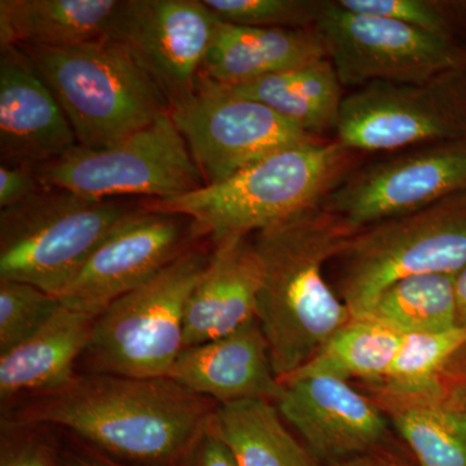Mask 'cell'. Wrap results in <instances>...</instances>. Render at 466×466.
Returning a JSON list of instances; mask_svg holds the SVG:
<instances>
[{
	"instance_id": "d590c367",
	"label": "cell",
	"mask_w": 466,
	"mask_h": 466,
	"mask_svg": "<svg viewBox=\"0 0 466 466\" xmlns=\"http://www.w3.org/2000/svg\"><path fill=\"white\" fill-rule=\"evenodd\" d=\"M60 466H112L84 453H64L60 456Z\"/></svg>"
},
{
	"instance_id": "e575fe53",
	"label": "cell",
	"mask_w": 466,
	"mask_h": 466,
	"mask_svg": "<svg viewBox=\"0 0 466 466\" xmlns=\"http://www.w3.org/2000/svg\"><path fill=\"white\" fill-rule=\"evenodd\" d=\"M456 300H458V323L466 329V266L456 275ZM466 370V348L456 360L453 370Z\"/></svg>"
},
{
	"instance_id": "e0dca14e",
	"label": "cell",
	"mask_w": 466,
	"mask_h": 466,
	"mask_svg": "<svg viewBox=\"0 0 466 466\" xmlns=\"http://www.w3.org/2000/svg\"><path fill=\"white\" fill-rule=\"evenodd\" d=\"M167 377L219 406L247 400L276 404L284 391L257 318L225 337L184 348Z\"/></svg>"
},
{
	"instance_id": "7c38bea8",
	"label": "cell",
	"mask_w": 466,
	"mask_h": 466,
	"mask_svg": "<svg viewBox=\"0 0 466 466\" xmlns=\"http://www.w3.org/2000/svg\"><path fill=\"white\" fill-rule=\"evenodd\" d=\"M466 192V139L401 150L343 177L323 205L360 229Z\"/></svg>"
},
{
	"instance_id": "1f68e13d",
	"label": "cell",
	"mask_w": 466,
	"mask_h": 466,
	"mask_svg": "<svg viewBox=\"0 0 466 466\" xmlns=\"http://www.w3.org/2000/svg\"><path fill=\"white\" fill-rule=\"evenodd\" d=\"M174 466H238V464L225 441L220 440L210 420L204 431L193 441L191 446Z\"/></svg>"
},
{
	"instance_id": "f1b7e54d",
	"label": "cell",
	"mask_w": 466,
	"mask_h": 466,
	"mask_svg": "<svg viewBox=\"0 0 466 466\" xmlns=\"http://www.w3.org/2000/svg\"><path fill=\"white\" fill-rule=\"evenodd\" d=\"M60 306L57 297L32 284L0 281V355L38 332Z\"/></svg>"
},
{
	"instance_id": "d6a6232c",
	"label": "cell",
	"mask_w": 466,
	"mask_h": 466,
	"mask_svg": "<svg viewBox=\"0 0 466 466\" xmlns=\"http://www.w3.org/2000/svg\"><path fill=\"white\" fill-rule=\"evenodd\" d=\"M42 187L35 167L0 164V210L27 200Z\"/></svg>"
},
{
	"instance_id": "f546056e",
	"label": "cell",
	"mask_w": 466,
	"mask_h": 466,
	"mask_svg": "<svg viewBox=\"0 0 466 466\" xmlns=\"http://www.w3.org/2000/svg\"><path fill=\"white\" fill-rule=\"evenodd\" d=\"M325 0H204L223 23L267 29L317 26Z\"/></svg>"
},
{
	"instance_id": "44dd1931",
	"label": "cell",
	"mask_w": 466,
	"mask_h": 466,
	"mask_svg": "<svg viewBox=\"0 0 466 466\" xmlns=\"http://www.w3.org/2000/svg\"><path fill=\"white\" fill-rule=\"evenodd\" d=\"M94 315L61 303L34 336L0 355V400L32 397L66 385L90 339Z\"/></svg>"
},
{
	"instance_id": "3957f363",
	"label": "cell",
	"mask_w": 466,
	"mask_h": 466,
	"mask_svg": "<svg viewBox=\"0 0 466 466\" xmlns=\"http://www.w3.org/2000/svg\"><path fill=\"white\" fill-rule=\"evenodd\" d=\"M354 155L337 140H309L260 159L225 182L143 200L144 207L188 217L198 238H210L216 247L320 204L348 177Z\"/></svg>"
},
{
	"instance_id": "484cf974",
	"label": "cell",
	"mask_w": 466,
	"mask_h": 466,
	"mask_svg": "<svg viewBox=\"0 0 466 466\" xmlns=\"http://www.w3.org/2000/svg\"><path fill=\"white\" fill-rule=\"evenodd\" d=\"M366 317L403 336L453 329L459 327L456 275H416L397 281Z\"/></svg>"
},
{
	"instance_id": "603a6c76",
	"label": "cell",
	"mask_w": 466,
	"mask_h": 466,
	"mask_svg": "<svg viewBox=\"0 0 466 466\" xmlns=\"http://www.w3.org/2000/svg\"><path fill=\"white\" fill-rule=\"evenodd\" d=\"M228 87L265 104L317 139L336 131L345 99L329 58Z\"/></svg>"
},
{
	"instance_id": "9c48e42d",
	"label": "cell",
	"mask_w": 466,
	"mask_h": 466,
	"mask_svg": "<svg viewBox=\"0 0 466 466\" xmlns=\"http://www.w3.org/2000/svg\"><path fill=\"white\" fill-rule=\"evenodd\" d=\"M337 142L395 152L466 139V67L417 84L373 82L345 95Z\"/></svg>"
},
{
	"instance_id": "277c9868",
	"label": "cell",
	"mask_w": 466,
	"mask_h": 466,
	"mask_svg": "<svg viewBox=\"0 0 466 466\" xmlns=\"http://www.w3.org/2000/svg\"><path fill=\"white\" fill-rule=\"evenodd\" d=\"M18 47L56 97L82 148L113 146L170 112L157 85L109 39L72 47Z\"/></svg>"
},
{
	"instance_id": "2e32d148",
	"label": "cell",
	"mask_w": 466,
	"mask_h": 466,
	"mask_svg": "<svg viewBox=\"0 0 466 466\" xmlns=\"http://www.w3.org/2000/svg\"><path fill=\"white\" fill-rule=\"evenodd\" d=\"M0 164L39 167L78 146L50 87L18 46L0 47Z\"/></svg>"
},
{
	"instance_id": "4fadbf2b",
	"label": "cell",
	"mask_w": 466,
	"mask_h": 466,
	"mask_svg": "<svg viewBox=\"0 0 466 466\" xmlns=\"http://www.w3.org/2000/svg\"><path fill=\"white\" fill-rule=\"evenodd\" d=\"M219 23L204 0H121L106 39L133 57L171 109L195 91Z\"/></svg>"
},
{
	"instance_id": "ba28073f",
	"label": "cell",
	"mask_w": 466,
	"mask_h": 466,
	"mask_svg": "<svg viewBox=\"0 0 466 466\" xmlns=\"http://www.w3.org/2000/svg\"><path fill=\"white\" fill-rule=\"evenodd\" d=\"M42 186L91 200L175 198L205 186L170 112L121 142L100 149L76 146L36 167Z\"/></svg>"
},
{
	"instance_id": "5bb4252c",
	"label": "cell",
	"mask_w": 466,
	"mask_h": 466,
	"mask_svg": "<svg viewBox=\"0 0 466 466\" xmlns=\"http://www.w3.org/2000/svg\"><path fill=\"white\" fill-rule=\"evenodd\" d=\"M200 240L188 217L144 207L125 219L91 254L58 297L66 308L101 314L148 281Z\"/></svg>"
},
{
	"instance_id": "d6986e66",
	"label": "cell",
	"mask_w": 466,
	"mask_h": 466,
	"mask_svg": "<svg viewBox=\"0 0 466 466\" xmlns=\"http://www.w3.org/2000/svg\"><path fill=\"white\" fill-rule=\"evenodd\" d=\"M328 58L317 27L267 29L220 21L201 76L236 86Z\"/></svg>"
},
{
	"instance_id": "8992f818",
	"label": "cell",
	"mask_w": 466,
	"mask_h": 466,
	"mask_svg": "<svg viewBox=\"0 0 466 466\" xmlns=\"http://www.w3.org/2000/svg\"><path fill=\"white\" fill-rule=\"evenodd\" d=\"M211 253L196 244L157 275L119 297L95 319L78 361L82 373L167 377L184 349L187 299Z\"/></svg>"
},
{
	"instance_id": "8fae6325",
	"label": "cell",
	"mask_w": 466,
	"mask_h": 466,
	"mask_svg": "<svg viewBox=\"0 0 466 466\" xmlns=\"http://www.w3.org/2000/svg\"><path fill=\"white\" fill-rule=\"evenodd\" d=\"M205 186L280 150L318 140L259 101L201 76L191 96L170 109Z\"/></svg>"
},
{
	"instance_id": "52a82bcc",
	"label": "cell",
	"mask_w": 466,
	"mask_h": 466,
	"mask_svg": "<svg viewBox=\"0 0 466 466\" xmlns=\"http://www.w3.org/2000/svg\"><path fill=\"white\" fill-rule=\"evenodd\" d=\"M336 259L351 318L370 314L383 291L403 279L458 275L466 266V192L359 229Z\"/></svg>"
},
{
	"instance_id": "30bf717a",
	"label": "cell",
	"mask_w": 466,
	"mask_h": 466,
	"mask_svg": "<svg viewBox=\"0 0 466 466\" xmlns=\"http://www.w3.org/2000/svg\"><path fill=\"white\" fill-rule=\"evenodd\" d=\"M343 88L417 84L466 67V39L444 38L397 18L360 14L325 0L317 24Z\"/></svg>"
},
{
	"instance_id": "83f0119b",
	"label": "cell",
	"mask_w": 466,
	"mask_h": 466,
	"mask_svg": "<svg viewBox=\"0 0 466 466\" xmlns=\"http://www.w3.org/2000/svg\"><path fill=\"white\" fill-rule=\"evenodd\" d=\"M360 14L397 18L444 38L466 39V0H339Z\"/></svg>"
},
{
	"instance_id": "5b68a950",
	"label": "cell",
	"mask_w": 466,
	"mask_h": 466,
	"mask_svg": "<svg viewBox=\"0 0 466 466\" xmlns=\"http://www.w3.org/2000/svg\"><path fill=\"white\" fill-rule=\"evenodd\" d=\"M143 200H91L43 186L0 210V281L32 284L60 297L104 240Z\"/></svg>"
},
{
	"instance_id": "6da1fadb",
	"label": "cell",
	"mask_w": 466,
	"mask_h": 466,
	"mask_svg": "<svg viewBox=\"0 0 466 466\" xmlns=\"http://www.w3.org/2000/svg\"><path fill=\"white\" fill-rule=\"evenodd\" d=\"M216 408L168 377L76 373L61 388L26 397L8 421L60 426L112 458L167 466L182 458Z\"/></svg>"
},
{
	"instance_id": "cb8c5ba5",
	"label": "cell",
	"mask_w": 466,
	"mask_h": 466,
	"mask_svg": "<svg viewBox=\"0 0 466 466\" xmlns=\"http://www.w3.org/2000/svg\"><path fill=\"white\" fill-rule=\"evenodd\" d=\"M283 420L272 401L247 400L217 406L211 422L238 466H321Z\"/></svg>"
},
{
	"instance_id": "4dcf8cb0",
	"label": "cell",
	"mask_w": 466,
	"mask_h": 466,
	"mask_svg": "<svg viewBox=\"0 0 466 466\" xmlns=\"http://www.w3.org/2000/svg\"><path fill=\"white\" fill-rule=\"evenodd\" d=\"M33 426L3 421L0 466H60V458L32 433Z\"/></svg>"
},
{
	"instance_id": "7a4b0ae2",
	"label": "cell",
	"mask_w": 466,
	"mask_h": 466,
	"mask_svg": "<svg viewBox=\"0 0 466 466\" xmlns=\"http://www.w3.org/2000/svg\"><path fill=\"white\" fill-rule=\"evenodd\" d=\"M358 231L320 202L256 233L262 268L256 318L280 382L351 319L325 281L324 266Z\"/></svg>"
},
{
	"instance_id": "d4e9b609",
	"label": "cell",
	"mask_w": 466,
	"mask_h": 466,
	"mask_svg": "<svg viewBox=\"0 0 466 466\" xmlns=\"http://www.w3.org/2000/svg\"><path fill=\"white\" fill-rule=\"evenodd\" d=\"M401 337L403 334L373 318H351L290 376H329L348 382L357 379L367 385L381 381Z\"/></svg>"
},
{
	"instance_id": "8d00e7d4",
	"label": "cell",
	"mask_w": 466,
	"mask_h": 466,
	"mask_svg": "<svg viewBox=\"0 0 466 466\" xmlns=\"http://www.w3.org/2000/svg\"><path fill=\"white\" fill-rule=\"evenodd\" d=\"M460 373H462V375H464L465 379H466V370H461V372H460Z\"/></svg>"
},
{
	"instance_id": "9a60e30c",
	"label": "cell",
	"mask_w": 466,
	"mask_h": 466,
	"mask_svg": "<svg viewBox=\"0 0 466 466\" xmlns=\"http://www.w3.org/2000/svg\"><path fill=\"white\" fill-rule=\"evenodd\" d=\"M276 403L321 466L390 449V420L372 398L329 376H290Z\"/></svg>"
},
{
	"instance_id": "ac0fdd59",
	"label": "cell",
	"mask_w": 466,
	"mask_h": 466,
	"mask_svg": "<svg viewBox=\"0 0 466 466\" xmlns=\"http://www.w3.org/2000/svg\"><path fill=\"white\" fill-rule=\"evenodd\" d=\"M262 278L254 241L236 238L220 242L184 309V348L236 332L256 319Z\"/></svg>"
},
{
	"instance_id": "ffe728a7",
	"label": "cell",
	"mask_w": 466,
	"mask_h": 466,
	"mask_svg": "<svg viewBox=\"0 0 466 466\" xmlns=\"http://www.w3.org/2000/svg\"><path fill=\"white\" fill-rule=\"evenodd\" d=\"M370 389L417 466H466L465 376L452 375L441 391L425 397Z\"/></svg>"
},
{
	"instance_id": "7402d4cb",
	"label": "cell",
	"mask_w": 466,
	"mask_h": 466,
	"mask_svg": "<svg viewBox=\"0 0 466 466\" xmlns=\"http://www.w3.org/2000/svg\"><path fill=\"white\" fill-rule=\"evenodd\" d=\"M121 0H0V47L103 41Z\"/></svg>"
},
{
	"instance_id": "4316f807",
	"label": "cell",
	"mask_w": 466,
	"mask_h": 466,
	"mask_svg": "<svg viewBox=\"0 0 466 466\" xmlns=\"http://www.w3.org/2000/svg\"><path fill=\"white\" fill-rule=\"evenodd\" d=\"M466 348V329L404 334L388 373L370 388L398 395L425 397L441 391L452 377L453 366Z\"/></svg>"
},
{
	"instance_id": "836d02e7",
	"label": "cell",
	"mask_w": 466,
	"mask_h": 466,
	"mask_svg": "<svg viewBox=\"0 0 466 466\" xmlns=\"http://www.w3.org/2000/svg\"><path fill=\"white\" fill-rule=\"evenodd\" d=\"M328 466H417L413 459H407L394 450L386 449L376 451V452L367 453V455L357 456L345 460V461L336 462V464Z\"/></svg>"
}]
</instances>
